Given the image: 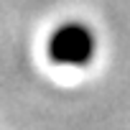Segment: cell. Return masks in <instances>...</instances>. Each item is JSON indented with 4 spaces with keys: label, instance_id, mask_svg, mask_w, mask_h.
Instances as JSON below:
<instances>
[{
    "label": "cell",
    "instance_id": "cell-1",
    "mask_svg": "<svg viewBox=\"0 0 130 130\" xmlns=\"http://www.w3.org/2000/svg\"><path fill=\"white\" fill-rule=\"evenodd\" d=\"M97 54V36L87 23L67 21L51 31L46 56L59 67H87Z\"/></svg>",
    "mask_w": 130,
    "mask_h": 130
}]
</instances>
